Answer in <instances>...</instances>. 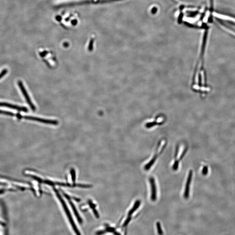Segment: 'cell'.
<instances>
[{"instance_id": "6da1fadb", "label": "cell", "mask_w": 235, "mask_h": 235, "mask_svg": "<svg viewBox=\"0 0 235 235\" xmlns=\"http://www.w3.org/2000/svg\"><path fill=\"white\" fill-rule=\"evenodd\" d=\"M54 192L56 193L57 197L58 198V199H59L60 202H61L62 206L64 208V210H65V212H66V214L68 218V219H69L70 223L71 224L72 228H73L76 234L77 235H81L79 231H78L77 227L76 226L75 224V222H74L72 216H71V214L70 213L69 209H68V208L66 204L64 199L62 198L61 195H60L59 193H58V191L57 190V189H54Z\"/></svg>"}, {"instance_id": "7a4b0ae2", "label": "cell", "mask_w": 235, "mask_h": 235, "mask_svg": "<svg viewBox=\"0 0 235 235\" xmlns=\"http://www.w3.org/2000/svg\"><path fill=\"white\" fill-rule=\"evenodd\" d=\"M166 141L165 140L162 139V140L160 141V142L158 143L155 155L153 157V158L150 161L148 162L144 167L146 170H148L151 168L152 166L155 163L158 156L163 152L164 148H165V146H166Z\"/></svg>"}, {"instance_id": "3957f363", "label": "cell", "mask_w": 235, "mask_h": 235, "mask_svg": "<svg viewBox=\"0 0 235 235\" xmlns=\"http://www.w3.org/2000/svg\"><path fill=\"white\" fill-rule=\"evenodd\" d=\"M181 148H182L181 146L179 144L176 147L175 155V161L173 165L172 166V169L174 170H176L178 169L180 161L183 158L184 156H185L187 151V148L186 146L184 147L183 150H182L181 152Z\"/></svg>"}, {"instance_id": "277c9868", "label": "cell", "mask_w": 235, "mask_h": 235, "mask_svg": "<svg viewBox=\"0 0 235 235\" xmlns=\"http://www.w3.org/2000/svg\"><path fill=\"white\" fill-rule=\"evenodd\" d=\"M18 84H19L20 89L22 94H23V95H24V96L25 97V99H26L27 103L30 106L32 110H33V111H35V110H36V108H35L34 105L33 103H32L30 98L29 96L27 91H26V90L25 89V88H24V86L23 85L22 81H18Z\"/></svg>"}, {"instance_id": "5b68a950", "label": "cell", "mask_w": 235, "mask_h": 235, "mask_svg": "<svg viewBox=\"0 0 235 235\" xmlns=\"http://www.w3.org/2000/svg\"><path fill=\"white\" fill-rule=\"evenodd\" d=\"M193 172L192 170H190L189 172V174L187 177L186 184H185V189L184 193V197L185 199H188L189 196V190H190V184L193 177Z\"/></svg>"}, {"instance_id": "8992f818", "label": "cell", "mask_w": 235, "mask_h": 235, "mask_svg": "<svg viewBox=\"0 0 235 235\" xmlns=\"http://www.w3.org/2000/svg\"><path fill=\"white\" fill-rule=\"evenodd\" d=\"M24 118L26 119H28V120L37 121V122H40L48 124L56 125V124H58V122L57 121H56V120L43 119V118H38V117H32V116H25L24 117Z\"/></svg>"}, {"instance_id": "52a82bcc", "label": "cell", "mask_w": 235, "mask_h": 235, "mask_svg": "<svg viewBox=\"0 0 235 235\" xmlns=\"http://www.w3.org/2000/svg\"><path fill=\"white\" fill-rule=\"evenodd\" d=\"M149 182L150 184L151 195V199L152 201H155L157 199V189L156 182L154 177H151L149 179Z\"/></svg>"}, {"instance_id": "ba28073f", "label": "cell", "mask_w": 235, "mask_h": 235, "mask_svg": "<svg viewBox=\"0 0 235 235\" xmlns=\"http://www.w3.org/2000/svg\"><path fill=\"white\" fill-rule=\"evenodd\" d=\"M102 0H55L54 3L56 5H61L63 4H70L75 2H82L85 1H97Z\"/></svg>"}, {"instance_id": "9c48e42d", "label": "cell", "mask_w": 235, "mask_h": 235, "mask_svg": "<svg viewBox=\"0 0 235 235\" xmlns=\"http://www.w3.org/2000/svg\"><path fill=\"white\" fill-rule=\"evenodd\" d=\"M0 183H1L9 184L11 185H15V186H18L20 188H23V189H28V185H27L25 184L21 183H17V182H13L8 180L6 179H2L0 178Z\"/></svg>"}, {"instance_id": "30bf717a", "label": "cell", "mask_w": 235, "mask_h": 235, "mask_svg": "<svg viewBox=\"0 0 235 235\" xmlns=\"http://www.w3.org/2000/svg\"><path fill=\"white\" fill-rule=\"evenodd\" d=\"M0 106H4V107H8L13 109L17 110L18 111H23L24 112H28V109L26 107H20L17 105H13L7 103H0Z\"/></svg>"}, {"instance_id": "8fae6325", "label": "cell", "mask_w": 235, "mask_h": 235, "mask_svg": "<svg viewBox=\"0 0 235 235\" xmlns=\"http://www.w3.org/2000/svg\"><path fill=\"white\" fill-rule=\"evenodd\" d=\"M66 198L68 200H69V203H70V205L71 206V208H72L73 211H74V213H75V215L76 216L77 218L78 222H80V223H81V222H82V219H81L80 216L79 214H78L77 210V209H76L75 207L74 204H73V203H72L71 200H70V199H69V197H68V195H66Z\"/></svg>"}, {"instance_id": "7c38bea8", "label": "cell", "mask_w": 235, "mask_h": 235, "mask_svg": "<svg viewBox=\"0 0 235 235\" xmlns=\"http://www.w3.org/2000/svg\"><path fill=\"white\" fill-rule=\"evenodd\" d=\"M140 204H141V201H140V200H138L136 201L132 208V209L129 211V212H128V216H131V215L135 212V211L139 207L140 205Z\"/></svg>"}, {"instance_id": "4fadbf2b", "label": "cell", "mask_w": 235, "mask_h": 235, "mask_svg": "<svg viewBox=\"0 0 235 235\" xmlns=\"http://www.w3.org/2000/svg\"><path fill=\"white\" fill-rule=\"evenodd\" d=\"M157 229L158 231V234L159 235H163V231L162 229L161 225L160 222H157L156 223Z\"/></svg>"}, {"instance_id": "5bb4252c", "label": "cell", "mask_w": 235, "mask_h": 235, "mask_svg": "<svg viewBox=\"0 0 235 235\" xmlns=\"http://www.w3.org/2000/svg\"><path fill=\"white\" fill-rule=\"evenodd\" d=\"M71 179H72V181L73 182H75V181L76 174L75 171L74 169H72L71 171Z\"/></svg>"}, {"instance_id": "9a60e30c", "label": "cell", "mask_w": 235, "mask_h": 235, "mask_svg": "<svg viewBox=\"0 0 235 235\" xmlns=\"http://www.w3.org/2000/svg\"><path fill=\"white\" fill-rule=\"evenodd\" d=\"M208 172V169L207 166H204L202 170V174L204 175H207Z\"/></svg>"}, {"instance_id": "2e32d148", "label": "cell", "mask_w": 235, "mask_h": 235, "mask_svg": "<svg viewBox=\"0 0 235 235\" xmlns=\"http://www.w3.org/2000/svg\"><path fill=\"white\" fill-rule=\"evenodd\" d=\"M131 216H128V217L127 218L126 220H125V221L124 222V223L123 225V226L124 227L125 226H127V225L128 224V223H129V222L130 221V220H131Z\"/></svg>"}, {"instance_id": "e0dca14e", "label": "cell", "mask_w": 235, "mask_h": 235, "mask_svg": "<svg viewBox=\"0 0 235 235\" xmlns=\"http://www.w3.org/2000/svg\"><path fill=\"white\" fill-rule=\"evenodd\" d=\"M7 72V69H3L1 71V73H0V79L2 78L4 76L6 75Z\"/></svg>"}, {"instance_id": "ac0fdd59", "label": "cell", "mask_w": 235, "mask_h": 235, "mask_svg": "<svg viewBox=\"0 0 235 235\" xmlns=\"http://www.w3.org/2000/svg\"><path fill=\"white\" fill-rule=\"evenodd\" d=\"M106 231L109 232H114L115 229L113 228H111V227H107V229H106Z\"/></svg>"}, {"instance_id": "d6986e66", "label": "cell", "mask_w": 235, "mask_h": 235, "mask_svg": "<svg viewBox=\"0 0 235 235\" xmlns=\"http://www.w3.org/2000/svg\"><path fill=\"white\" fill-rule=\"evenodd\" d=\"M92 209H93V212H94V214L95 215V216L97 218H99V215L98 214V212H97V211L95 210V208H92Z\"/></svg>"}, {"instance_id": "ffe728a7", "label": "cell", "mask_w": 235, "mask_h": 235, "mask_svg": "<svg viewBox=\"0 0 235 235\" xmlns=\"http://www.w3.org/2000/svg\"><path fill=\"white\" fill-rule=\"evenodd\" d=\"M105 232H106V231H98V232L96 233V235H103V234H104V233H105Z\"/></svg>"}, {"instance_id": "44dd1931", "label": "cell", "mask_w": 235, "mask_h": 235, "mask_svg": "<svg viewBox=\"0 0 235 235\" xmlns=\"http://www.w3.org/2000/svg\"><path fill=\"white\" fill-rule=\"evenodd\" d=\"M3 190H2V189H0V194L1 193L3 192Z\"/></svg>"}]
</instances>
